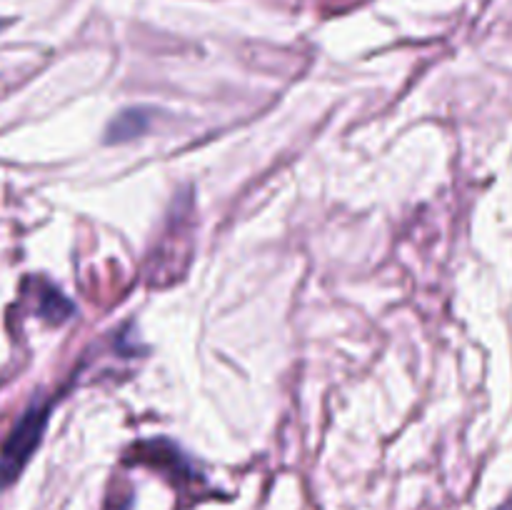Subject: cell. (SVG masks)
Here are the masks:
<instances>
[{
    "mask_svg": "<svg viewBox=\"0 0 512 510\" xmlns=\"http://www.w3.org/2000/svg\"><path fill=\"white\" fill-rule=\"evenodd\" d=\"M48 413L50 408L45 403L33 405V408L25 410L23 418L10 430L8 440H5L3 450H0V488H8L10 483H15L25 465H28V460L33 458L40 440H43Z\"/></svg>",
    "mask_w": 512,
    "mask_h": 510,
    "instance_id": "cell-1",
    "label": "cell"
},
{
    "mask_svg": "<svg viewBox=\"0 0 512 510\" xmlns=\"http://www.w3.org/2000/svg\"><path fill=\"white\" fill-rule=\"evenodd\" d=\"M145 125H148V118H145L140 110H125V113H120L118 118L108 125L105 135H108V143H123V140L135 138L138 133H143Z\"/></svg>",
    "mask_w": 512,
    "mask_h": 510,
    "instance_id": "cell-2",
    "label": "cell"
}]
</instances>
